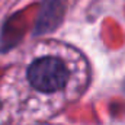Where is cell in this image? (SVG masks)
<instances>
[{
	"instance_id": "1",
	"label": "cell",
	"mask_w": 125,
	"mask_h": 125,
	"mask_svg": "<svg viewBox=\"0 0 125 125\" xmlns=\"http://www.w3.org/2000/svg\"><path fill=\"white\" fill-rule=\"evenodd\" d=\"M84 82V61L80 55L61 44H47L33 50L32 60L23 67L22 93L33 108H60L82 93Z\"/></svg>"
},
{
	"instance_id": "3",
	"label": "cell",
	"mask_w": 125,
	"mask_h": 125,
	"mask_svg": "<svg viewBox=\"0 0 125 125\" xmlns=\"http://www.w3.org/2000/svg\"><path fill=\"white\" fill-rule=\"evenodd\" d=\"M124 87H125V84H124Z\"/></svg>"
},
{
	"instance_id": "2",
	"label": "cell",
	"mask_w": 125,
	"mask_h": 125,
	"mask_svg": "<svg viewBox=\"0 0 125 125\" xmlns=\"http://www.w3.org/2000/svg\"><path fill=\"white\" fill-rule=\"evenodd\" d=\"M64 0H47L44 12L38 21V32H48L57 26V16L61 18Z\"/></svg>"
}]
</instances>
